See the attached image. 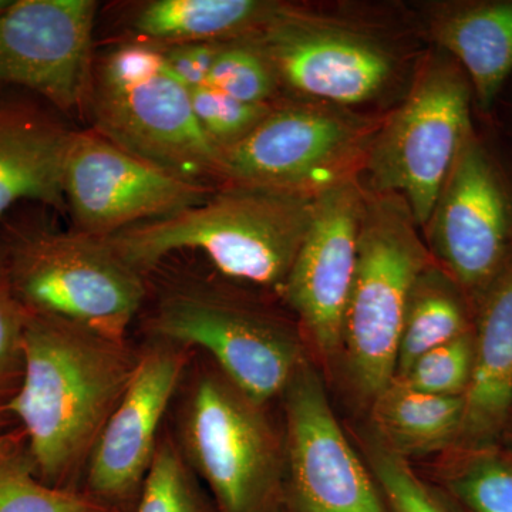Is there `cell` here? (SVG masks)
<instances>
[{
  "instance_id": "3",
  "label": "cell",
  "mask_w": 512,
  "mask_h": 512,
  "mask_svg": "<svg viewBox=\"0 0 512 512\" xmlns=\"http://www.w3.org/2000/svg\"><path fill=\"white\" fill-rule=\"evenodd\" d=\"M93 73L87 100L97 134L187 180L218 178L220 153L198 124L191 90L168 70L163 46L127 43Z\"/></svg>"
},
{
  "instance_id": "14",
  "label": "cell",
  "mask_w": 512,
  "mask_h": 512,
  "mask_svg": "<svg viewBox=\"0 0 512 512\" xmlns=\"http://www.w3.org/2000/svg\"><path fill=\"white\" fill-rule=\"evenodd\" d=\"M93 0H13L0 15V84L69 113L89 99Z\"/></svg>"
},
{
  "instance_id": "31",
  "label": "cell",
  "mask_w": 512,
  "mask_h": 512,
  "mask_svg": "<svg viewBox=\"0 0 512 512\" xmlns=\"http://www.w3.org/2000/svg\"><path fill=\"white\" fill-rule=\"evenodd\" d=\"M228 42L183 43L163 46L168 70L188 89H197L208 82L212 66ZM161 46V45H160Z\"/></svg>"
},
{
  "instance_id": "16",
  "label": "cell",
  "mask_w": 512,
  "mask_h": 512,
  "mask_svg": "<svg viewBox=\"0 0 512 512\" xmlns=\"http://www.w3.org/2000/svg\"><path fill=\"white\" fill-rule=\"evenodd\" d=\"M366 191L345 178L316 192L315 214L282 292L326 355L342 346Z\"/></svg>"
},
{
  "instance_id": "7",
  "label": "cell",
  "mask_w": 512,
  "mask_h": 512,
  "mask_svg": "<svg viewBox=\"0 0 512 512\" xmlns=\"http://www.w3.org/2000/svg\"><path fill=\"white\" fill-rule=\"evenodd\" d=\"M471 84L458 64H426L409 97L367 150L372 191L399 195L426 227L461 148L473 133Z\"/></svg>"
},
{
  "instance_id": "1",
  "label": "cell",
  "mask_w": 512,
  "mask_h": 512,
  "mask_svg": "<svg viewBox=\"0 0 512 512\" xmlns=\"http://www.w3.org/2000/svg\"><path fill=\"white\" fill-rule=\"evenodd\" d=\"M23 348L25 375L10 413L25 431L36 476L77 490L74 474L89 460L140 356L126 342L30 313Z\"/></svg>"
},
{
  "instance_id": "17",
  "label": "cell",
  "mask_w": 512,
  "mask_h": 512,
  "mask_svg": "<svg viewBox=\"0 0 512 512\" xmlns=\"http://www.w3.org/2000/svg\"><path fill=\"white\" fill-rule=\"evenodd\" d=\"M74 131L29 100L0 97V217L22 201L63 208Z\"/></svg>"
},
{
  "instance_id": "11",
  "label": "cell",
  "mask_w": 512,
  "mask_h": 512,
  "mask_svg": "<svg viewBox=\"0 0 512 512\" xmlns=\"http://www.w3.org/2000/svg\"><path fill=\"white\" fill-rule=\"evenodd\" d=\"M285 394L286 512H390L343 433L322 379L303 362Z\"/></svg>"
},
{
  "instance_id": "18",
  "label": "cell",
  "mask_w": 512,
  "mask_h": 512,
  "mask_svg": "<svg viewBox=\"0 0 512 512\" xmlns=\"http://www.w3.org/2000/svg\"><path fill=\"white\" fill-rule=\"evenodd\" d=\"M512 413V258L480 302L474 365L458 440L468 451L493 448Z\"/></svg>"
},
{
  "instance_id": "9",
  "label": "cell",
  "mask_w": 512,
  "mask_h": 512,
  "mask_svg": "<svg viewBox=\"0 0 512 512\" xmlns=\"http://www.w3.org/2000/svg\"><path fill=\"white\" fill-rule=\"evenodd\" d=\"M429 251L464 295L484 298L512 258V197L500 168L471 133L424 227Z\"/></svg>"
},
{
  "instance_id": "13",
  "label": "cell",
  "mask_w": 512,
  "mask_h": 512,
  "mask_svg": "<svg viewBox=\"0 0 512 512\" xmlns=\"http://www.w3.org/2000/svg\"><path fill=\"white\" fill-rule=\"evenodd\" d=\"M244 40L264 55L278 82L342 106L373 99L393 72L386 50L369 37L289 6Z\"/></svg>"
},
{
  "instance_id": "8",
  "label": "cell",
  "mask_w": 512,
  "mask_h": 512,
  "mask_svg": "<svg viewBox=\"0 0 512 512\" xmlns=\"http://www.w3.org/2000/svg\"><path fill=\"white\" fill-rule=\"evenodd\" d=\"M150 329L163 342L207 350L229 382L261 406L284 393L305 362L281 323L192 286L165 293Z\"/></svg>"
},
{
  "instance_id": "2",
  "label": "cell",
  "mask_w": 512,
  "mask_h": 512,
  "mask_svg": "<svg viewBox=\"0 0 512 512\" xmlns=\"http://www.w3.org/2000/svg\"><path fill=\"white\" fill-rule=\"evenodd\" d=\"M316 192L229 184L207 201L104 238L136 271L195 249L228 278L282 291L315 214Z\"/></svg>"
},
{
  "instance_id": "20",
  "label": "cell",
  "mask_w": 512,
  "mask_h": 512,
  "mask_svg": "<svg viewBox=\"0 0 512 512\" xmlns=\"http://www.w3.org/2000/svg\"><path fill=\"white\" fill-rule=\"evenodd\" d=\"M282 5L261 0H154L134 18V29L161 46L225 42L254 35Z\"/></svg>"
},
{
  "instance_id": "29",
  "label": "cell",
  "mask_w": 512,
  "mask_h": 512,
  "mask_svg": "<svg viewBox=\"0 0 512 512\" xmlns=\"http://www.w3.org/2000/svg\"><path fill=\"white\" fill-rule=\"evenodd\" d=\"M474 365V333L444 343L421 355L406 375L396 377L419 392L436 396H464Z\"/></svg>"
},
{
  "instance_id": "33",
  "label": "cell",
  "mask_w": 512,
  "mask_h": 512,
  "mask_svg": "<svg viewBox=\"0 0 512 512\" xmlns=\"http://www.w3.org/2000/svg\"><path fill=\"white\" fill-rule=\"evenodd\" d=\"M13 0H0V15H2L3 12H5L6 9L10 8V5H12Z\"/></svg>"
},
{
  "instance_id": "4",
  "label": "cell",
  "mask_w": 512,
  "mask_h": 512,
  "mask_svg": "<svg viewBox=\"0 0 512 512\" xmlns=\"http://www.w3.org/2000/svg\"><path fill=\"white\" fill-rule=\"evenodd\" d=\"M431 264L403 198L366 192L342 345L353 382L367 399L375 400L396 377L407 303Z\"/></svg>"
},
{
  "instance_id": "24",
  "label": "cell",
  "mask_w": 512,
  "mask_h": 512,
  "mask_svg": "<svg viewBox=\"0 0 512 512\" xmlns=\"http://www.w3.org/2000/svg\"><path fill=\"white\" fill-rule=\"evenodd\" d=\"M134 512H217L171 440L161 441Z\"/></svg>"
},
{
  "instance_id": "22",
  "label": "cell",
  "mask_w": 512,
  "mask_h": 512,
  "mask_svg": "<svg viewBox=\"0 0 512 512\" xmlns=\"http://www.w3.org/2000/svg\"><path fill=\"white\" fill-rule=\"evenodd\" d=\"M463 296L440 266L431 264L419 276L404 313L396 377L406 375L424 353L470 332Z\"/></svg>"
},
{
  "instance_id": "10",
  "label": "cell",
  "mask_w": 512,
  "mask_h": 512,
  "mask_svg": "<svg viewBox=\"0 0 512 512\" xmlns=\"http://www.w3.org/2000/svg\"><path fill=\"white\" fill-rule=\"evenodd\" d=\"M63 185L79 232L97 238L177 214L214 194L210 185L133 156L96 131H74Z\"/></svg>"
},
{
  "instance_id": "30",
  "label": "cell",
  "mask_w": 512,
  "mask_h": 512,
  "mask_svg": "<svg viewBox=\"0 0 512 512\" xmlns=\"http://www.w3.org/2000/svg\"><path fill=\"white\" fill-rule=\"evenodd\" d=\"M191 101L201 130L218 153L247 136L272 110L269 104L244 103L208 84L192 89Z\"/></svg>"
},
{
  "instance_id": "12",
  "label": "cell",
  "mask_w": 512,
  "mask_h": 512,
  "mask_svg": "<svg viewBox=\"0 0 512 512\" xmlns=\"http://www.w3.org/2000/svg\"><path fill=\"white\" fill-rule=\"evenodd\" d=\"M363 124L319 107L272 109L237 143L221 148L218 178L229 184L318 192L345 180L365 147Z\"/></svg>"
},
{
  "instance_id": "6",
  "label": "cell",
  "mask_w": 512,
  "mask_h": 512,
  "mask_svg": "<svg viewBox=\"0 0 512 512\" xmlns=\"http://www.w3.org/2000/svg\"><path fill=\"white\" fill-rule=\"evenodd\" d=\"M180 450L217 512H281L284 467L261 404L227 377L204 375L181 416Z\"/></svg>"
},
{
  "instance_id": "23",
  "label": "cell",
  "mask_w": 512,
  "mask_h": 512,
  "mask_svg": "<svg viewBox=\"0 0 512 512\" xmlns=\"http://www.w3.org/2000/svg\"><path fill=\"white\" fill-rule=\"evenodd\" d=\"M0 512H119L83 490L47 485L26 446L0 458Z\"/></svg>"
},
{
  "instance_id": "28",
  "label": "cell",
  "mask_w": 512,
  "mask_h": 512,
  "mask_svg": "<svg viewBox=\"0 0 512 512\" xmlns=\"http://www.w3.org/2000/svg\"><path fill=\"white\" fill-rule=\"evenodd\" d=\"M276 83L278 80L264 55L244 39L224 46L207 82L208 86L251 104H268Z\"/></svg>"
},
{
  "instance_id": "15",
  "label": "cell",
  "mask_w": 512,
  "mask_h": 512,
  "mask_svg": "<svg viewBox=\"0 0 512 512\" xmlns=\"http://www.w3.org/2000/svg\"><path fill=\"white\" fill-rule=\"evenodd\" d=\"M185 363L183 348L163 340L138 357L126 392L87 460L84 493L113 510L134 512Z\"/></svg>"
},
{
  "instance_id": "26",
  "label": "cell",
  "mask_w": 512,
  "mask_h": 512,
  "mask_svg": "<svg viewBox=\"0 0 512 512\" xmlns=\"http://www.w3.org/2000/svg\"><path fill=\"white\" fill-rule=\"evenodd\" d=\"M450 487L471 512H512V457L493 448L470 451Z\"/></svg>"
},
{
  "instance_id": "32",
  "label": "cell",
  "mask_w": 512,
  "mask_h": 512,
  "mask_svg": "<svg viewBox=\"0 0 512 512\" xmlns=\"http://www.w3.org/2000/svg\"><path fill=\"white\" fill-rule=\"evenodd\" d=\"M25 446L26 434L20 427L0 434V458L9 456Z\"/></svg>"
},
{
  "instance_id": "25",
  "label": "cell",
  "mask_w": 512,
  "mask_h": 512,
  "mask_svg": "<svg viewBox=\"0 0 512 512\" xmlns=\"http://www.w3.org/2000/svg\"><path fill=\"white\" fill-rule=\"evenodd\" d=\"M28 312L10 286L5 245L0 235V434L15 423L10 406L18 396L25 375V335Z\"/></svg>"
},
{
  "instance_id": "19",
  "label": "cell",
  "mask_w": 512,
  "mask_h": 512,
  "mask_svg": "<svg viewBox=\"0 0 512 512\" xmlns=\"http://www.w3.org/2000/svg\"><path fill=\"white\" fill-rule=\"evenodd\" d=\"M431 32L460 63L480 106L490 109L512 73V0L447 10Z\"/></svg>"
},
{
  "instance_id": "5",
  "label": "cell",
  "mask_w": 512,
  "mask_h": 512,
  "mask_svg": "<svg viewBox=\"0 0 512 512\" xmlns=\"http://www.w3.org/2000/svg\"><path fill=\"white\" fill-rule=\"evenodd\" d=\"M2 239L10 286L26 312L126 342L146 286L106 239L79 231L13 232Z\"/></svg>"
},
{
  "instance_id": "27",
  "label": "cell",
  "mask_w": 512,
  "mask_h": 512,
  "mask_svg": "<svg viewBox=\"0 0 512 512\" xmlns=\"http://www.w3.org/2000/svg\"><path fill=\"white\" fill-rule=\"evenodd\" d=\"M367 460L390 512H456L379 439L370 441Z\"/></svg>"
},
{
  "instance_id": "21",
  "label": "cell",
  "mask_w": 512,
  "mask_h": 512,
  "mask_svg": "<svg viewBox=\"0 0 512 512\" xmlns=\"http://www.w3.org/2000/svg\"><path fill=\"white\" fill-rule=\"evenodd\" d=\"M464 396H436L394 379L373 400L377 439L400 457L426 456L458 440Z\"/></svg>"
}]
</instances>
